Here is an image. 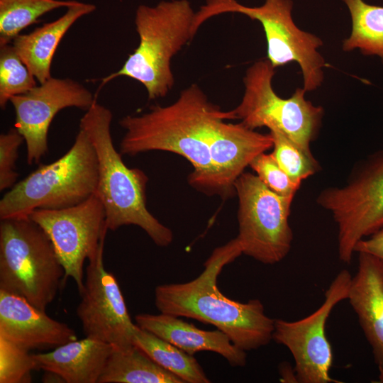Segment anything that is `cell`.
I'll return each mask as SVG.
<instances>
[{
    "mask_svg": "<svg viewBox=\"0 0 383 383\" xmlns=\"http://www.w3.org/2000/svg\"><path fill=\"white\" fill-rule=\"evenodd\" d=\"M226 120H235L233 110H221L193 84L170 105L154 106L142 115L122 118L119 124L125 134L119 152L131 156L152 150L177 153L192 165L189 182L199 189L211 172V140Z\"/></svg>",
    "mask_w": 383,
    "mask_h": 383,
    "instance_id": "obj_1",
    "label": "cell"
},
{
    "mask_svg": "<svg viewBox=\"0 0 383 383\" xmlns=\"http://www.w3.org/2000/svg\"><path fill=\"white\" fill-rule=\"evenodd\" d=\"M241 254L240 246L234 238L213 251L196 278L185 283L157 286L156 308L162 313L214 326L245 352L268 345L273 340L274 319L265 314L262 301L232 300L216 284L222 267Z\"/></svg>",
    "mask_w": 383,
    "mask_h": 383,
    "instance_id": "obj_2",
    "label": "cell"
},
{
    "mask_svg": "<svg viewBox=\"0 0 383 383\" xmlns=\"http://www.w3.org/2000/svg\"><path fill=\"white\" fill-rule=\"evenodd\" d=\"M112 112L96 100L80 119L79 128L89 138L98 162L96 194L101 201L108 230L124 226L141 228L158 246H168L172 231L148 209L146 187L148 177L138 168H129L113 143Z\"/></svg>",
    "mask_w": 383,
    "mask_h": 383,
    "instance_id": "obj_3",
    "label": "cell"
},
{
    "mask_svg": "<svg viewBox=\"0 0 383 383\" xmlns=\"http://www.w3.org/2000/svg\"><path fill=\"white\" fill-rule=\"evenodd\" d=\"M195 13L188 0L139 6L135 17L138 45L120 70L102 79L101 87L127 77L144 86L150 100L166 96L174 84L171 60L196 33Z\"/></svg>",
    "mask_w": 383,
    "mask_h": 383,
    "instance_id": "obj_4",
    "label": "cell"
},
{
    "mask_svg": "<svg viewBox=\"0 0 383 383\" xmlns=\"http://www.w3.org/2000/svg\"><path fill=\"white\" fill-rule=\"evenodd\" d=\"M98 162L93 145L79 128L70 150L40 165L0 200V219L28 216L35 209H62L96 194Z\"/></svg>",
    "mask_w": 383,
    "mask_h": 383,
    "instance_id": "obj_5",
    "label": "cell"
},
{
    "mask_svg": "<svg viewBox=\"0 0 383 383\" xmlns=\"http://www.w3.org/2000/svg\"><path fill=\"white\" fill-rule=\"evenodd\" d=\"M65 270L45 231L29 216L0 223V289L45 311L63 284Z\"/></svg>",
    "mask_w": 383,
    "mask_h": 383,
    "instance_id": "obj_6",
    "label": "cell"
},
{
    "mask_svg": "<svg viewBox=\"0 0 383 383\" xmlns=\"http://www.w3.org/2000/svg\"><path fill=\"white\" fill-rule=\"evenodd\" d=\"M292 0H265L255 7L244 6L236 0H206L196 17L203 23L213 16L233 12L259 21L266 38L267 60L274 68L296 62L307 92L318 89L323 82L326 63L318 51L323 41L298 28L292 18Z\"/></svg>",
    "mask_w": 383,
    "mask_h": 383,
    "instance_id": "obj_7",
    "label": "cell"
},
{
    "mask_svg": "<svg viewBox=\"0 0 383 383\" xmlns=\"http://www.w3.org/2000/svg\"><path fill=\"white\" fill-rule=\"evenodd\" d=\"M275 68L267 60L254 62L243 78L245 91L240 104L233 109L235 119L255 130L266 127L276 130L307 152L318 135L323 109L305 97L306 91L297 88L287 99L274 90L272 79Z\"/></svg>",
    "mask_w": 383,
    "mask_h": 383,
    "instance_id": "obj_8",
    "label": "cell"
},
{
    "mask_svg": "<svg viewBox=\"0 0 383 383\" xmlns=\"http://www.w3.org/2000/svg\"><path fill=\"white\" fill-rule=\"evenodd\" d=\"M356 169L345 185L324 189L316 200L337 226L338 255L346 264L360 240L383 228V150Z\"/></svg>",
    "mask_w": 383,
    "mask_h": 383,
    "instance_id": "obj_9",
    "label": "cell"
},
{
    "mask_svg": "<svg viewBox=\"0 0 383 383\" xmlns=\"http://www.w3.org/2000/svg\"><path fill=\"white\" fill-rule=\"evenodd\" d=\"M234 189L239 205L235 238L242 253L265 265L281 262L293 241L289 220L294 198L272 192L250 172L237 178Z\"/></svg>",
    "mask_w": 383,
    "mask_h": 383,
    "instance_id": "obj_10",
    "label": "cell"
},
{
    "mask_svg": "<svg viewBox=\"0 0 383 383\" xmlns=\"http://www.w3.org/2000/svg\"><path fill=\"white\" fill-rule=\"evenodd\" d=\"M351 279L348 270L340 271L326 290L323 302L312 313L294 321L274 319L273 340L290 351L296 382H341L330 375L333 355L326 325L335 306L347 300Z\"/></svg>",
    "mask_w": 383,
    "mask_h": 383,
    "instance_id": "obj_11",
    "label": "cell"
},
{
    "mask_svg": "<svg viewBox=\"0 0 383 383\" xmlns=\"http://www.w3.org/2000/svg\"><path fill=\"white\" fill-rule=\"evenodd\" d=\"M29 218L47 234L68 277L80 292L84 284V264L105 240L108 228L104 206L96 194L82 203L62 209H35Z\"/></svg>",
    "mask_w": 383,
    "mask_h": 383,
    "instance_id": "obj_12",
    "label": "cell"
},
{
    "mask_svg": "<svg viewBox=\"0 0 383 383\" xmlns=\"http://www.w3.org/2000/svg\"><path fill=\"white\" fill-rule=\"evenodd\" d=\"M104 243L102 241L88 259L76 312L87 337L107 343L114 349L126 350L134 345L137 325L131 318L116 278L104 267Z\"/></svg>",
    "mask_w": 383,
    "mask_h": 383,
    "instance_id": "obj_13",
    "label": "cell"
},
{
    "mask_svg": "<svg viewBox=\"0 0 383 383\" xmlns=\"http://www.w3.org/2000/svg\"><path fill=\"white\" fill-rule=\"evenodd\" d=\"M95 100L92 93L78 82L54 77L11 97L14 127L24 138L27 163H38L48 152L49 128L60 111L69 107L87 111Z\"/></svg>",
    "mask_w": 383,
    "mask_h": 383,
    "instance_id": "obj_14",
    "label": "cell"
},
{
    "mask_svg": "<svg viewBox=\"0 0 383 383\" xmlns=\"http://www.w3.org/2000/svg\"><path fill=\"white\" fill-rule=\"evenodd\" d=\"M271 134L260 133L242 123L223 121L209 144L211 172L199 187L204 192L228 196L237 178L260 153L272 148Z\"/></svg>",
    "mask_w": 383,
    "mask_h": 383,
    "instance_id": "obj_15",
    "label": "cell"
},
{
    "mask_svg": "<svg viewBox=\"0 0 383 383\" xmlns=\"http://www.w3.org/2000/svg\"><path fill=\"white\" fill-rule=\"evenodd\" d=\"M0 336L28 350L55 348L77 339L65 323L52 318L23 297L1 289Z\"/></svg>",
    "mask_w": 383,
    "mask_h": 383,
    "instance_id": "obj_16",
    "label": "cell"
},
{
    "mask_svg": "<svg viewBox=\"0 0 383 383\" xmlns=\"http://www.w3.org/2000/svg\"><path fill=\"white\" fill-rule=\"evenodd\" d=\"M358 255L347 300L371 347L379 382L383 383V260L366 252Z\"/></svg>",
    "mask_w": 383,
    "mask_h": 383,
    "instance_id": "obj_17",
    "label": "cell"
},
{
    "mask_svg": "<svg viewBox=\"0 0 383 383\" xmlns=\"http://www.w3.org/2000/svg\"><path fill=\"white\" fill-rule=\"evenodd\" d=\"M135 321L139 328L189 355L202 351L213 352L224 357L233 367L246 365V352L235 346L230 338L218 329L204 331L179 317L162 313H139L135 316Z\"/></svg>",
    "mask_w": 383,
    "mask_h": 383,
    "instance_id": "obj_18",
    "label": "cell"
},
{
    "mask_svg": "<svg viewBox=\"0 0 383 383\" xmlns=\"http://www.w3.org/2000/svg\"><path fill=\"white\" fill-rule=\"evenodd\" d=\"M113 347L87 337L48 353L33 354L38 370L51 371L67 383H98Z\"/></svg>",
    "mask_w": 383,
    "mask_h": 383,
    "instance_id": "obj_19",
    "label": "cell"
},
{
    "mask_svg": "<svg viewBox=\"0 0 383 383\" xmlns=\"http://www.w3.org/2000/svg\"><path fill=\"white\" fill-rule=\"evenodd\" d=\"M57 19L46 23L12 41L15 50L39 84L51 77V62L57 48L70 28L82 16L96 9L91 4L76 1Z\"/></svg>",
    "mask_w": 383,
    "mask_h": 383,
    "instance_id": "obj_20",
    "label": "cell"
},
{
    "mask_svg": "<svg viewBox=\"0 0 383 383\" xmlns=\"http://www.w3.org/2000/svg\"><path fill=\"white\" fill-rule=\"evenodd\" d=\"M98 383H184L135 345L126 350L114 349Z\"/></svg>",
    "mask_w": 383,
    "mask_h": 383,
    "instance_id": "obj_21",
    "label": "cell"
},
{
    "mask_svg": "<svg viewBox=\"0 0 383 383\" xmlns=\"http://www.w3.org/2000/svg\"><path fill=\"white\" fill-rule=\"evenodd\" d=\"M133 342L156 363L179 377L184 383L211 382L193 355L138 326Z\"/></svg>",
    "mask_w": 383,
    "mask_h": 383,
    "instance_id": "obj_22",
    "label": "cell"
},
{
    "mask_svg": "<svg viewBox=\"0 0 383 383\" xmlns=\"http://www.w3.org/2000/svg\"><path fill=\"white\" fill-rule=\"evenodd\" d=\"M351 18V32L343 42L346 52L359 50L365 55L383 60V6L363 0H342Z\"/></svg>",
    "mask_w": 383,
    "mask_h": 383,
    "instance_id": "obj_23",
    "label": "cell"
},
{
    "mask_svg": "<svg viewBox=\"0 0 383 383\" xmlns=\"http://www.w3.org/2000/svg\"><path fill=\"white\" fill-rule=\"evenodd\" d=\"M74 0H0V46L11 43L20 33L45 13L69 7Z\"/></svg>",
    "mask_w": 383,
    "mask_h": 383,
    "instance_id": "obj_24",
    "label": "cell"
},
{
    "mask_svg": "<svg viewBox=\"0 0 383 383\" xmlns=\"http://www.w3.org/2000/svg\"><path fill=\"white\" fill-rule=\"evenodd\" d=\"M273 140L271 154L280 167L296 183L316 174L320 166L311 152H307L281 132L270 131Z\"/></svg>",
    "mask_w": 383,
    "mask_h": 383,
    "instance_id": "obj_25",
    "label": "cell"
},
{
    "mask_svg": "<svg viewBox=\"0 0 383 383\" xmlns=\"http://www.w3.org/2000/svg\"><path fill=\"white\" fill-rule=\"evenodd\" d=\"M35 79L11 43L0 46V106L2 109L11 97L25 94L37 86Z\"/></svg>",
    "mask_w": 383,
    "mask_h": 383,
    "instance_id": "obj_26",
    "label": "cell"
},
{
    "mask_svg": "<svg viewBox=\"0 0 383 383\" xmlns=\"http://www.w3.org/2000/svg\"><path fill=\"white\" fill-rule=\"evenodd\" d=\"M37 370L29 350L0 336V383H30Z\"/></svg>",
    "mask_w": 383,
    "mask_h": 383,
    "instance_id": "obj_27",
    "label": "cell"
},
{
    "mask_svg": "<svg viewBox=\"0 0 383 383\" xmlns=\"http://www.w3.org/2000/svg\"><path fill=\"white\" fill-rule=\"evenodd\" d=\"M255 174L272 192L294 198L301 184L294 182L280 167L271 153L262 152L250 163Z\"/></svg>",
    "mask_w": 383,
    "mask_h": 383,
    "instance_id": "obj_28",
    "label": "cell"
},
{
    "mask_svg": "<svg viewBox=\"0 0 383 383\" xmlns=\"http://www.w3.org/2000/svg\"><path fill=\"white\" fill-rule=\"evenodd\" d=\"M24 141L23 137L14 127L0 135V191L12 188L16 183L18 173L16 160L18 148Z\"/></svg>",
    "mask_w": 383,
    "mask_h": 383,
    "instance_id": "obj_29",
    "label": "cell"
},
{
    "mask_svg": "<svg viewBox=\"0 0 383 383\" xmlns=\"http://www.w3.org/2000/svg\"><path fill=\"white\" fill-rule=\"evenodd\" d=\"M355 252H366L383 260V228L360 240L355 247Z\"/></svg>",
    "mask_w": 383,
    "mask_h": 383,
    "instance_id": "obj_30",
    "label": "cell"
},
{
    "mask_svg": "<svg viewBox=\"0 0 383 383\" xmlns=\"http://www.w3.org/2000/svg\"><path fill=\"white\" fill-rule=\"evenodd\" d=\"M43 382H65L64 379L57 373L51 371H45L42 377Z\"/></svg>",
    "mask_w": 383,
    "mask_h": 383,
    "instance_id": "obj_31",
    "label": "cell"
}]
</instances>
